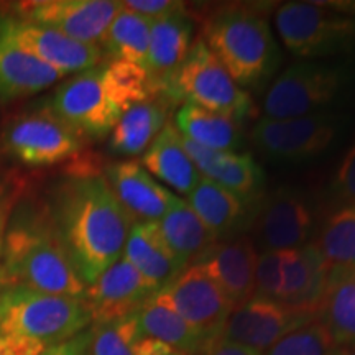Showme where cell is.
<instances>
[{
	"mask_svg": "<svg viewBox=\"0 0 355 355\" xmlns=\"http://www.w3.org/2000/svg\"><path fill=\"white\" fill-rule=\"evenodd\" d=\"M332 206H355V141L345 153L331 186Z\"/></svg>",
	"mask_w": 355,
	"mask_h": 355,
	"instance_id": "d590c367",
	"label": "cell"
},
{
	"mask_svg": "<svg viewBox=\"0 0 355 355\" xmlns=\"http://www.w3.org/2000/svg\"><path fill=\"white\" fill-rule=\"evenodd\" d=\"M158 227L171 248V252L180 260V263L189 266L201 252L217 242L216 237L196 212L189 207L184 199H178L175 206L158 220Z\"/></svg>",
	"mask_w": 355,
	"mask_h": 355,
	"instance_id": "4dcf8cb0",
	"label": "cell"
},
{
	"mask_svg": "<svg viewBox=\"0 0 355 355\" xmlns=\"http://www.w3.org/2000/svg\"><path fill=\"white\" fill-rule=\"evenodd\" d=\"M337 345L318 319L279 339L263 355H334Z\"/></svg>",
	"mask_w": 355,
	"mask_h": 355,
	"instance_id": "836d02e7",
	"label": "cell"
},
{
	"mask_svg": "<svg viewBox=\"0 0 355 355\" xmlns=\"http://www.w3.org/2000/svg\"><path fill=\"white\" fill-rule=\"evenodd\" d=\"M10 199L6 196L3 191H0V235L6 234L8 214H10Z\"/></svg>",
	"mask_w": 355,
	"mask_h": 355,
	"instance_id": "ab89813d",
	"label": "cell"
},
{
	"mask_svg": "<svg viewBox=\"0 0 355 355\" xmlns=\"http://www.w3.org/2000/svg\"><path fill=\"white\" fill-rule=\"evenodd\" d=\"M314 229L311 204L300 189L282 186L261 199L254 212V245L261 252H285L306 245Z\"/></svg>",
	"mask_w": 355,
	"mask_h": 355,
	"instance_id": "8fae6325",
	"label": "cell"
},
{
	"mask_svg": "<svg viewBox=\"0 0 355 355\" xmlns=\"http://www.w3.org/2000/svg\"><path fill=\"white\" fill-rule=\"evenodd\" d=\"M175 128L181 137L202 148L235 152L243 144L242 121L212 112L194 104H183L176 110Z\"/></svg>",
	"mask_w": 355,
	"mask_h": 355,
	"instance_id": "4316f807",
	"label": "cell"
},
{
	"mask_svg": "<svg viewBox=\"0 0 355 355\" xmlns=\"http://www.w3.org/2000/svg\"><path fill=\"white\" fill-rule=\"evenodd\" d=\"M91 327H87L81 334L71 337L69 340H64V343L55 345V347L46 350L42 355H91L89 354V350H91Z\"/></svg>",
	"mask_w": 355,
	"mask_h": 355,
	"instance_id": "74e56055",
	"label": "cell"
},
{
	"mask_svg": "<svg viewBox=\"0 0 355 355\" xmlns=\"http://www.w3.org/2000/svg\"><path fill=\"white\" fill-rule=\"evenodd\" d=\"M157 291L148 279L121 257L87 286L84 301L92 324H101L133 316Z\"/></svg>",
	"mask_w": 355,
	"mask_h": 355,
	"instance_id": "2e32d148",
	"label": "cell"
},
{
	"mask_svg": "<svg viewBox=\"0 0 355 355\" xmlns=\"http://www.w3.org/2000/svg\"><path fill=\"white\" fill-rule=\"evenodd\" d=\"M137 321L145 337L157 339L180 354L201 355L209 345L158 291L137 311Z\"/></svg>",
	"mask_w": 355,
	"mask_h": 355,
	"instance_id": "83f0119b",
	"label": "cell"
},
{
	"mask_svg": "<svg viewBox=\"0 0 355 355\" xmlns=\"http://www.w3.org/2000/svg\"><path fill=\"white\" fill-rule=\"evenodd\" d=\"M313 245L327 268H355V206L336 207L324 219Z\"/></svg>",
	"mask_w": 355,
	"mask_h": 355,
	"instance_id": "d6a6232c",
	"label": "cell"
},
{
	"mask_svg": "<svg viewBox=\"0 0 355 355\" xmlns=\"http://www.w3.org/2000/svg\"><path fill=\"white\" fill-rule=\"evenodd\" d=\"M259 252L245 235L214 242L189 265L199 266L209 277L234 308L254 296L255 265Z\"/></svg>",
	"mask_w": 355,
	"mask_h": 355,
	"instance_id": "e0dca14e",
	"label": "cell"
},
{
	"mask_svg": "<svg viewBox=\"0 0 355 355\" xmlns=\"http://www.w3.org/2000/svg\"><path fill=\"white\" fill-rule=\"evenodd\" d=\"M350 79L352 71L343 63L298 61L270 84L261 102L263 119H293L327 110Z\"/></svg>",
	"mask_w": 355,
	"mask_h": 355,
	"instance_id": "52a82bcc",
	"label": "cell"
},
{
	"mask_svg": "<svg viewBox=\"0 0 355 355\" xmlns=\"http://www.w3.org/2000/svg\"><path fill=\"white\" fill-rule=\"evenodd\" d=\"M171 107L170 102L162 96H153L132 105L109 133L110 150L121 157L145 153L170 122L168 117Z\"/></svg>",
	"mask_w": 355,
	"mask_h": 355,
	"instance_id": "cb8c5ba5",
	"label": "cell"
},
{
	"mask_svg": "<svg viewBox=\"0 0 355 355\" xmlns=\"http://www.w3.org/2000/svg\"><path fill=\"white\" fill-rule=\"evenodd\" d=\"M122 259L157 290L170 285L184 270L163 237L158 222H135L128 232Z\"/></svg>",
	"mask_w": 355,
	"mask_h": 355,
	"instance_id": "7402d4cb",
	"label": "cell"
},
{
	"mask_svg": "<svg viewBox=\"0 0 355 355\" xmlns=\"http://www.w3.org/2000/svg\"><path fill=\"white\" fill-rule=\"evenodd\" d=\"M0 35L63 76L83 73L104 61V53L96 44L79 43L46 26L21 20L8 10H0Z\"/></svg>",
	"mask_w": 355,
	"mask_h": 355,
	"instance_id": "7c38bea8",
	"label": "cell"
},
{
	"mask_svg": "<svg viewBox=\"0 0 355 355\" xmlns=\"http://www.w3.org/2000/svg\"><path fill=\"white\" fill-rule=\"evenodd\" d=\"M153 96L152 81L144 68L107 60L58 87L48 110L83 139H101L112 132L132 105Z\"/></svg>",
	"mask_w": 355,
	"mask_h": 355,
	"instance_id": "7a4b0ae2",
	"label": "cell"
},
{
	"mask_svg": "<svg viewBox=\"0 0 355 355\" xmlns=\"http://www.w3.org/2000/svg\"><path fill=\"white\" fill-rule=\"evenodd\" d=\"M201 355H263L259 350H254L250 347H245L242 344L230 343V340L225 339H217L214 343L209 344L206 350Z\"/></svg>",
	"mask_w": 355,
	"mask_h": 355,
	"instance_id": "f35d334b",
	"label": "cell"
},
{
	"mask_svg": "<svg viewBox=\"0 0 355 355\" xmlns=\"http://www.w3.org/2000/svg\"><path fill=\"white\" fill-rule=\"evenodd\" d=\"M3 286V277H2V270H0V290H2Z\"/></svg>",
	"mask_w": 355,
	"mask_h": 355,
	"instance_id": "7bdbcfd3",
	"label": "cell"
},
{
	"mask_svg": "<svg viewBox=\"0 0 355 355\" xmlns=\"http://www.w3.org/2000/svg\"><path fill=\"white\" fill-rule=\"evenodd\" d=\"M334 355H355V344L343 345V347H337Z\"/></svg>",
	"mask_w": 355,
	"mask_h": 355,
	"instance_id": "60d3db41",
	"label": "cell"
},
{
	"mask_svg": "<svg viewBox=\"0 0 355 355\" xmlns=\"http://www.w3.org/2000/svg\"><path fill=\"white\" fill-rule=\"evenodd\" d=\"M83 137L51 110L24 115L3 132V146L12 157L30 166H51L74 157Z\"/></svg>",
	"mask_w": 355,
	"mask_h": 355,
	"instance_id": "4fadbf2b",
	"label": "cell"
},
{
	"mask_svg": "<svg viewBox=\"0 0 355 355\" xmlns=\"http://www.w3.org/2000/svg\"><path fill=\"white\" fill-rule=\"evenodd\" d=\"M181 140L202 178L230 191L248 207L259 202L263 191L265 175L250 153L216 152L202 148L183 137Z\"/></svg>",
	"mask_w": 355,
	"mask_h": 355,
	"instance_id": "d6986e66",
	"label": "cell"
},
{
	"mask_svg": "<svg viewBox=\"0 0 355 355\" xmlns=\"http://www.w3.org/2000/svg\"><path fill=\"white\" fill-rule=\"evenodd\" d=\"M186 202L217 242L220 239H232L250 219V207L242 199L206 178L193 189Z\"/></svg>",
	"mask_w": 355,
	"mask_h": 355,
	"instance_id": "484cf974",
	"label": "cell"
},
{
	"mask_svg": "<svg viewBox=\"0 0 355 355\" xmlns=\"http://www.w3.org/2000/svg\"><path fill=\"white\" fill-rule=\"evenodd\" d=\"M150 20L122 7L102 37L99 48L112 61H123L145 69L150 44Z\"/></svg>",
	"mask_w": 355,
	"mask_h": 355,
	"instance_id": "1f68e13d",
	"label": "cell"
},
{
	"mask_svg": "<svg viewBox=\"0 0 355 355\" xmlns=\"http://www.w3.org/2000/svg\"><path fill=\"white\" fill-rule=\"evenodd\" d=\"M286 50L303 61L347 53L355 46V2H286L275 12Z\"/></svg>",
	"mask_w": 355,
	"mask_h": 355,
	"instance_id": "8992f818",
	"label": "cell"
},
{
	"mask_svg": "<svg viewBox=\"0 0 355 355\" xmlns=\"http://www.w3.org/2000/svg\"><path fill=\"white\" fill-rule=\"evenodd\" d=\"M3 285L84 300L83 282L58 241L50 217H20L7 225L0 255Z\"/></svg>",
	"mask_w": 355,
	"mask_h": 355,
	"instance_id": "277c9868",
	"label": "cell"
},
{
	"mask_svg": "<svg viewBox=\"0 0 355 355\" xmlns=\"http://www.w3.org/2000/svg\"><path fill=\"white\" fill-rule=\"evenodd\" d=\"M141 166L155 176V180L186 196H189L202 180L201 173L186 152L175 123L171 122L166 123V127L144 153Z\"/></svg>",
	"mask_w": 355,
	"mask_h": 355,
	"instance_id": "603a6c76",
	"label": "cell"
},
{
	"mask_svg": "<svg viewBox=\"0 0 355 355\" xmlns=\"http://www.w3.org/2000/svg\"><path fill=\"white\" fill-rule=\"evenodd\" d=\"M84 300L20 285L0 290V355H42L91 327Z\"/></svg>",
	"mask_w": 355,
	"mask_h": 355,
	"instance_id": "3957f363",
	"label": "cell"
},
{
	"mask_svg": "<svg viewBox=\"0 0 355 355\" xmlns=\"http://www.w3.org/2000/svg\"><path fill=\"white\" fill-rule=\"evenodd\" d=\"M63 74L43 64L0 35V101L32 96L56 84Z\"/></svg>",
	"mask_w": 355,
	"mask_h": 355,
	"instance_id": "d4e9b609",
	"label": "cell"
},
{
	"mask_svg": "<svg viewBox=\"0 0 355 355\" xmlns=\"http://www.w3.org/2000/svg\"><path fill=\"white\" fill-rule=\"evenodd\" d=\"M91 355H170L166 344L141 334L137 314L115 321L91 324Z\"/></svg>",
	"mask_w": 355,
	"mask_h": 355,
	"instance_id": "f546056e",
	"label": "cell"
},
{
	"mask_svg": "<svg viewBox=\"0 0 355 355\" xmlns=\"http://www.w3.org/2000/svg\"><path fill=\"white\" fill-rule=\"evenodd\" d=\"M104 176L133 222H158L180 199L133 159L112 163Z\"/></svg>",
	"mask_w": 355,
	"mask_h": 355,
	"instance_id": "ac0fdd59",
	"label": "cell"
},
{
	"mask_svg": "<svg viewBox=\"0 0 355 355\" xmlns=\"http://www.w3.org/2000/svg\"><path fill=\"white\" fill-rule=\"evenodd\" d=\"M165 99L171 105L194 104L198 107L243 121L250 112V96L235 84L232 76L209 50L202 38L191 44L183 66L178 69Z\"/></svg>",
	"mask_w": 355,
	"mask_h": 355,
	"instance_id": "ba28073f",
	"label": "cell"
},
{
	"mask_svg": "<svg viewBox=\"0 0 355 355\" xmlns=\"http://www.w3.org/2000/svg\"><path fill=\"white\" fill-rule=\"evenodd\" d=\"M202 40L241 89H259L275 76L282 51L255 6H225L202 20Z\"/></svg>",
	"mask_w": 355,
	"mask_h": 355,
	"instance_id": "5b68a950",
	"label": "cell"
},
{
	"mask_svg": "<svg viewBox=\"0 0 355 355\" xmlns=\"http://www.w3.org/2000/svg\"><path fill=\"white\" fill-rule=\"evenodd\" d=\"M283 252H260L255 265L254 296L263 300H282Z\"/></svg>",
	"mask_w": 355,
	"mask_h": 355,
	"instance_id": "e575fe53",
	"label": "cell"
},
{
	"mask_svg": "<svg viewBox=\"0 0 355 355\" xmlns=\"http://www.w3.org/2000/svg\"><path fill=\"white\" fill-rule=\"evenodd\" d=\"M170 355H184V354H180V352H176V350H175V352H171Z\"/></svg>",
	"mask_w": 355,
	"mask_h": 355,
	"instance_id": "ee69618b",
	"label": "cell"
},
{
	"mask_svg": "<svg viewBox=\"0 0 355 355\" xmlns=\"http://www.w3.org/2000/svg\"><path fill=\"white\" fill-rule=\"evenodd\" d=\"M316 318L337 347L355 344V268H329Z\"/></svg>",
	"mask_w": 355,
	"mask_h": 355,
	"instance_id": "f1b7e54d",
	"label": "cell"
},
{
	"mask_svg": "<svg viewBox=\"0 0 355 355\" xmlns=\"http://www.w3.org/2000/svg\"><path fill=\"white\" fill-rule=\"evenodd\" d=\"M194 25L188 10L150 24V44L145 71L155 96L165 97L193 44Z\"/></svg>",
	"mask_w": 355,
	"mask_h": 355,
	"instance_id": "ffe728a7",
	"label": "cell"
},
{
	"mask_svg": "<svg viewBox=\"0 0 355 355\" xmlns=\"http://www.w3.org/2000/svg\"><path fill=\"white\" fill-rule=\"evenodd\" d=\"M318 319L314 314L293 309L278 301L252 296L232 309L222 339L265 354L279 339Z\"/></svg>",
	"mask_w": 355,
	"mask_h": 355,
	"instance_id": "9a60e30c",
	"label": "cell"
},
{
	"mask_svg": "<svg viewBox=\"0 0 355 355\" xmlns=\"http://www.w3.org/2000/svg\"><path fill=\"white\" fill-rule=\"evenodd\" d=\"M158 293L207 344L224 334L234 306L199 266H186L170 285L163 286Z\"/></svg>",
	"mask_w": 355,
	"mask_h": 355,
	"instance_id": "5bb4252c",
	"label": "cell"
},
{
	"mask_svg": "<svg viewBox=\"0 0 355 355\" xmlns=\"http://www.w3.org/2000/svg\"><path fill=\"white\" fill-rule=\"evenodd\" d=\"M122 7L150 21L166 19L175 13L188 10V6L178 0H125L122 2Z\"/></svg>",
	"mask_w": 355,
	"mask_h": 355,
	"instance_id": "8d00e7d4",
	"label": "cell"
},
{
	"mask_svg": "<svg viewBox=\"0 0 355 355\" xmlns=\"http://www.w3.org/2000/svg\"><path fill=\"white\" fill-rule=\"evenodd\" d=\"M3 235H6V234H2V235H0V255H2V247H3Z\"/></svg>",
	"mask_w": 355,
	"mask_h": 355,
	"instance_id": "b9f144b4",
	"label": "cell"
},
{
	"mask_svg": "<svg viewBox=\"0 0 355 355\" xmlns=\"http://www.w3.org/2000/svg\"><path fill=\"white\" fill-rule=\"evenodd\" d=\"M50 222L86 286L121 259L135 222L117 201L104 175L79 171L60 184Z\"/></svg>",
	"mask_w": 355,
	"mask_h": 355,
	"instance_id": "6da1fadb",
	"label": "cell"
},
{
	"mask_svg": "<svg viewBox=\"0 0 355 355\" xmlns=\"http://www.w3.org/2000/svg\"><path fill=\"white\" fill-rule=\"evenodd\" d=\"M322 255L313 243L283 252V291L279 303L316 316L327 282Z\"/></svg>",
	"mask_w": 355,
	"mask_h": 355,
	"instance_id": "44dd1931",
	"label": "cell"
},
{
	"mask_svg": "<svg viewBox=\"0 0 355 355\" xmlns=\"http://www.w3.org/2000/svg\"><path fill=\"white\" fill-rule=\"evenodd\" d=\"M344 125V115L331 109L293 119L261 117L252 128L250 139L255 148L272 162L301 163L329 150Z\"/></svg>",
	"mask_w": 355,
	"mask_h": 355,
	"instance_id": "9c48e42d",
	"label": "cell"
},
{
	"mask_svg": "<svg viewBox=\"0 0 355 355\" xmlns=\"http://www.w3.org/2000/svg\"><path fill=\"white\" fill-rule=\"evenodd\" d=\"M122 2L117 0H33L12 3L10 13L79 43L99 46Z\"/></svg>",
	"mask_w": 355,
	"mask_h": 355,
	"instance_id": "30bf717a",
	"label": "cell"
}]
</instances>
